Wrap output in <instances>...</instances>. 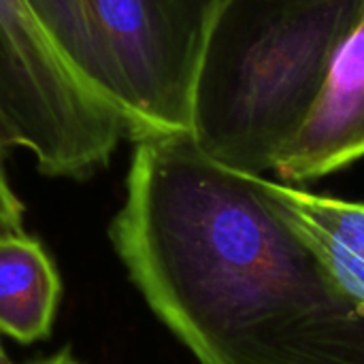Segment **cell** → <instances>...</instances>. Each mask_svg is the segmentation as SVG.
Returning a JSON list of instances; mask_svg holds the SVG:
<instances>
[{
	"label": "cell",
	"mask_w": 364,
	"mask_h": 364,
	"mask_svg": "<svg viewBox=\"0 0 364 364\" xmlns=\"http://www.w3.org/2000/svg\"><path fill=\"white\" fill-rule=\"evenodd\" d=\"M364 0H224L198 64L190 136L250 175L273 171L314 109Z\"/></svg>",
	"instance_id": "7a4b0ae2"
},
{
	"label": "cell",
	"mask_w": 364,
	"mask_h": 364,
	"mask_svg": "<svg viewBox=\"0 0 364 364\" xmlns=\"http://www.w3.org/2000/svg\"><path fill=\"white\" fill-rule=\"evenodd\" d=\"M271 209L316 256L346 301L364 316V203L252 175Z\"/></svg>",
	"instance_id": "8992f818"
},
{
	"label": "cell",
	"mask_w": 364,
	"mask_h": 364,
	"mask_svg": "<svg viewBox=\"0 0 364 364\" xmlns=\"http://www.w3.org/2000/svg\"><path fill=\"white\" fill-rule=\"evenodd\" d=\"M364 158V6L333 53L322 92L273 173L290 186L335 175Z\"/></svg>",
	"instance_id": "5b68a950"
},
{
	"label": "cell",
	"mask_w": 364,
	"mask_h": 364,
	"mask_svg": "<svg viewBox=\"0 0 364 364\" xmlns=\"http://www.w3.org/2000/svg\"><path fill=\"white\" fill-rule=\"evenodd\" d=\"M111 241L160 322L200 364H364V316L250 173L190 132L134 136Z\"/></svg>",
	"instance_id": "6da1fadb"
},
{
	"label": "cell",
	"mask_w": 364,
	"mask_h": 364,
	"mask_svg": "<svg viewBox=\"0 0 364 364\" xmlns=\"http://www.w3.org/2000/svg\"><path fill=\"white\" fill-rule=\"evenodd\" d=\"M62 284L45 247L23 235L0 241V333L34 343L47 339Z\"/></svg>",
	"instance_id": "52a82bcc"
},
{
	"label": "cell",
	"mask_w": 364,
	"mask_h": 364,
	"mask_svg": "<svg viewBox=\"0 0 364 364\" xmlns=\"http://www.w3.org/2000/svg\"><path fill=\"white\" fill-rule=\"evenodd\" d=\"M75 68L134 136L190 132L203 49L224 0H28Z\"/></svg>",
	"instance_id": "3957f363"
},
{
	"label": "cell",
	"mask_w": 364,
	"mask_h": 364,
	"mask_svg": "<svg viewBox=\"0 0 364 364\" xmlns=\"http://www.w3.org/2000/svg\"><path fill=\"white\" fill-rule=\"evenodd\" d=\"M13 147H19L17 145V136L13 132V128L9 126V122L4 119V115L0 113V156L4 158L9 149Z\"/></svg>",
	"instance_id": "ba28073f"
},
{
	"label": "cell",
	"mask_w": 364,
	"mask_h": 364,
	"mask_svg": "<svg viewBox=\"0 0 364 364\" xmlns=\"http://www.w3.org/2000/svg\"><path fill=\"white\" fill-rule=\"evenodd\" d=\"M34 364H81L75 356H73V352L68 350V348H64L62 352H58V354H53V356H49V358H45V360H38V363Z\"/></svg>",
	"instance_id": "9c48e42d"
},
{
	"label": "cell",
	"mask_w": 364,
	"mask_h": 364,
	"mask_svg": "<svg viewBox=\"0 0 364 364\" xmlns=\"http://www.w3.org/2000/svg\"><path fill=\"white\" fill-rule=\"evenodd\" d=\"M0 113L49 177L85 179L128 132L122 113L66 62L28 0H0Z\"/></svg>",
	"instance_id": "277c9868"
},
{
	"label": "cell",
	"mask_w": 364,
	"mask_h": 364,
	"mask_svg": "<svg viewBox=\"0 0 364 364\" xmlns=\"http://www.w3.org/2000/svg\"><path fill=\"white\" fill-rule=\"evenodd\" d=\"M0 364H13V363H11V358H9V354L4 352L2 343H0Z\"/></svg>",
	"instance_id": "30bf717a"
}]
</instances>
